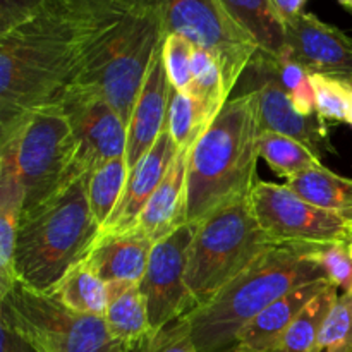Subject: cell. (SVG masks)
I'll return each instance as SVG.
<instances>
[{"label":"cell","mask_w":352,"mask_h":352,"mask_svg":"<svg viewBox=\"0 0 352 352\" xmlns=\"http://www.w3.org/2000/svg\"><path fill=\"white\" fill-rule=\"evenodd\" d=\"M349 251H351V256H352V243L349 244Z\"/></svg>","instance_id":"ab89813d"},{"label":"cell","mask_w":352,"mask_h":352,"mask_svg":"<svg viewBox=\"0 0 352 352\" xmlns=\"http://www.w3.org/2000/svg\"><path fill=\"white\" fill-rule=\"evenodd\" d=\"M251 208L274 243L323 248L352 243V222L313 205L287 184L258 181L250 192Z\"/></svg>","instance_id":"ba28073f"},{"label":"cell","mask_w":352,"mask_h":352,"mask_svg":"<svg viewBox=\"0 0 352 352\" xmlns=\"http://www.w3.org/2000/svg\"><path fill=\"white\" fill-rule=\"evenodd\" d=\"M103 0H58L0 33V141L76 81L89 17Z\"/></svg>","instance_id":"6da1fadb"},{"label":"cell","mask_w":352,"mask_h":352,"mask_svg":"<svg viewBox=\"0 0 352 352\" xmlns=\"http://www.w3.org/2000/svg\"><path fill=\"white\" fill-rule=\"evenodd\" d=\"M205 109L189 93L172 91L167 113V133L179 151H189L210 126Z\"/></svg>","instance_id":"83f0119b"},{"label":"cell","mask_w":352,"mask_h":352,"mask_svg":"<svg viewBox=\"0 0 352 352\" xmlns=\"http://www.w3.org/2000/svg\"><path fill=\"white\" fill-rule=\"evenodd\" d=\"M0 320L43 352H131L110 333L103 316L72 311L52 294L21 282L0 296Z\"/></svg>","instance_id":"52a82bcc"},{"label":"cell","mask_w":352,"mask_h":352,"mask_svg":"<svg viewBox=\"0 0 352 352\" xmlns=\"http://www.w3.org/2000/svg\"><path fill=\"white\" fill-rule=\"evenodd\" d=\"M162 47L158 48L151 62V67L127 122L126 164L129 172L140 164L141 158L151 150L160 134L167 129V113L174 88L165 71Z\"/></svg>","instance_id":"5bb4252c"},{"label":"cell","mask_w":352,"mask_h":352,"mask_svg":"<svg viewBox=\"0 0 352 352\" xmlns=\"http://www.w3.org/2000/svg\"><path fill=\"white\" fill-rule=\"evenodd\" d=\"M234 23L272 57L287 55V24L275 0H220Z\"/></svg>","instance_id":"ffe728a7"},{"label":"cell","mask_w":352,"mask_h":352,"mask_svg":"<svg viewBox=\"0 0 352 352\" xmlns=\"http://www.w3.org/2000/svg\"><path fill=\"white\" fill-rule=\"evenodd\" d=\"M58 0H0V33L24 23Z\"/></svg>","instance_id":"e575fe53"},{"label":"cell","mask_w":352,"mask_h":352,"mask_svg":"<svg viewBox=\"0 0 352 352\" xmlns=\"http://www.w3.org/2000/svg\"><path fill=\"white\" fill-rule=\"evenodd\" d=\"M0 155L16 167L24 189V212L43 205L79 175L78 143L58 102L34 110L0 141Z\"/></svg>","instance_id":"5b68a950"},{"label":"cell","mask_w":352,"mask_h":352,"mask_svg":"<svg viewBox=\"0 0 352 352\" xmlns=\"http://www.w3.org/2000/svg\"><path fill=\"white\" fill-rule=\"evenodd\" d=\"M103 318L110 333L131 351L153 333L140 282H110Z\"/></svg>","instance_id":"44dd1931"},{"label":"cell","mask_w":352,"mask_h":352,"mask_svg":"<svg viewBox=\"0 0 352 352\" xmlns=\"http://www.w3.org/2000/svg\"><path fill=\"white\" fill-rule=\"evenodd\" d=\"M270 67L277 81L289 95L291 102L298 109V112L305 116H313L315 112V89L311 82V72L294 60L289 55L272 57L268 55Z\"/></svg>","instance_id":"f1b7e54d"},{"label":"cell","mask_w":352,"mask_h":352,"mask_svg":"<svg viewBox=\"0 0 352 352\" xmlns=\"http://www.w3.org/2000/svg\"><path fill=\"white\" fill-rule=\"evenodd\" d=\"M189 151H179L134 226L153 243L170 236L174 230L188 223Z\"/></svg>","instance_id":"e0dca14e"},{"label":"cell","mask_w":352,"mask_h":352,"mask_svg":"<svg viewBox=\"0 0 352 352\" xmlns=\"http://www.w3.org/2000/svg\"><path fill=\"white\" fill-rule=\"evenodd\" d=\"M165 34H181L219 62L229 96L258 52L220 0H158Z\"/></svg>","instance_id":"9c48e42d"},{"label":"cell","mask_w":352,"mask_h":352,"mask_svg":"<svg viewBox=\"0 0 352 352\" xmlns=\"http://www.w3.org/2000/svg\"><path fill=\"white\" fill-rule=\"evenodd\" d=\"M346 124H349V126H352V100H351V107H349V113H347Z\"/></svg>","instance_id":"f35d334b"},{"label":"cell","mask_w":352,"mask_h":352,"mask_svg":"<svg viewBox=\"0 0 352 352\" xmlns=\"http://www.w3.org/2000/svg\"><path fill=\"white\" fill-rule=\"evenodd\" d=\"M98 236L89 208L88 174H82L57 196L23 213L14 251L17 282L48 294L86 260Z\"/></svg>","instance_id":"277c9868"},{"label":"cell","mask_w":352,"mask_h":352,"mask_svg":"<svg viewBox=\"0 0 352 352\" xmlns=\"http://www.w3.org/2000/svg\"><path fill=\"white\" fill-rule=\"evenodd\" d=\"M330 280H318L291 289L265 308L239 336L232 352H270L280 342L284 333L302 309L323 291Z\"/></svg>","instance_id":"ac0fdd59"},{"label":"cell","mask_w":352,"mask_h":352,"mask_svg":"<svg viewBox=\"0 0 352 352\" xmlns=\"http://www.w3.org/2000/svg\"><path fill=\"white\" fill-rule=\"evenodd\" d=\"M131 352H198L184 318L151 333Z\"/></svg>","instance_id":"836d02e7"},{"label":"cell","mask_w":352,"mask_h":352,"mask_svg":"<svg viewBox=\"0 0 352 352\" xmlns=\"http://www.w3.org/2000/svg\"><path fill=\"white\" fill-rule=\"evenodd\" d=\"M48 294L76 313L105 316L109 284L100 278L88 261L82 260L81 263L71 268Z\"/></svg>","instance_id":"603a6c76"},{"label":"cell","mask_w":352,"mask_h":352,"mask_svg":"<svg viewBox=\"0 0 352 352\" xmlns=\"http://www.w3.org/2000/svg\"><path fill=\"white\" fill-rule=\"evenodd\" d=\"M260 158L267 162L268 167L285 181L306 170L320 167L322 158L316 157L308 146L284 134L261 131L258 136Z\"/></svg>","instance_id":"484cf974"},{"label":"cell","mask_w":352,"mask_h":352,"mask_svg":"<svg viewBox=\"0 0 352 352\" xmlns=\"http://www.w3.org/2000/svg\"><path fill=\"white\" fill-rule=\"evenodd\" d=\"M274 246L278 244L258 223L250 196L210 213L196 226L189 250L188 287L196 308Z\"/></svg>","instance_id":"8992f818"},{"label":"cell","mask_w":352,"mask_h":352,"mask_svg":"<svg viewBox=\"0 0 352 352\" xmlns=\"http://www.w3.org/2000/svg\"><path fill=\"white\" fill-rule=\"evenodd\" d=\"M260 133L256 93L248 89L230 96L189 151V223L250 196L258 182Z\"/></svg>","instance_id":"7a4b0ae2"},{"label":"cell","mask_w":352,"mask_h":352,"mask_svg":"<svg viewBox=\"0 0 352 352\" xmlns=\"http://www.w3.org/2000/svg\"><path fill=\"white\" fill-rule=\"evenodd\" d=\"M339 298V287L329 284L294 320L280 342L270 352H322L320 333L323 322Z\"/></svg>","instance_id":"cb8c5ba5"},{"label":"cell","mask_w":352,"mask_h":352,"mask_svg":"<svg viewBox=\"0 0 352 352\" xmlns=\"http://www.w3.org/2000/svg\"><path fill=\"white\" fill-rule=\"evenodd\" d=\"M311 251L285 244L270 248L208 302L186 315L198 352H232L243 330L280 296L298 285L329 280Z\"/></svg>","instance_id":"3957f363"},{"label":"cell","mask_w":352,"mask_h":352,"mask_svg":"<svg viewBox=\"0 0 352 352\" xmlns=\"http://www.w3.org/2000/svg\"><path fill=\"white\" fill-rule=\"evenodd\" d=\"M153 241L140 229L100 234L86 261L107 284L141 282L146 272Z\"/></svg>","instance_id":"2e32d148"},{"label":"cell","mask_w":352,"mask_h":352,"mask_svg":"<svg viewBox=\"0 0 352 352\" xmlns=\"http://www.w3.org/2000/svg\"><path fill=\"white\" fill-rule=\"evenodd\" d=\"M308 2L309 0H275V6H277L278 12L285 19V24H287V21L305 14V7Z\"/></svg>","instance_id":"8d00e7d4"},{"label":"cell","mask_w":352,"mask_h":352,"mask_svg":"<svg viewBox=\"0 0 352 352\" xmlns=\"http://www.w3.org/2000/svg\"><path fill=\"white\" fill-rule=\"evenodd\" d=\"M337 2H339L340 6L346 7V9L349 10V12L352 14V0H337Z\"/></svg>","instance_id":"74e56055"},{"label":"cell","mask_w":352,"mask_h":352,"mask_svg":"<svg viewBox=\"0 0 352 352\" xmlns=\"http://www.w3.org/2000/svg\"><path fill=\"white\" fill-rule=\"evenodd\" d=\"M24 210V189L12 160L0 155V296L17 282L14 272L17 230Z\"/></svg>","instance_id":"d6986e66"},{"label":"cell","mask_w":352,"mask_h":352,"mask_svg":"<svg viewBox=\"0 0 352 352\" xmlns=\"http://www.w3.org/2000/svg\"><path fill=\"white\" fill-rule=\"evenodd\" d=\"M78 143V160L82 172L113 158L126 157L127 124L105 96L89 86L72 82L57 100Z\"/></svg>","instance_id":"8fae6325"},{"label":"cell","mask_w":352,"mask_h":352,"mask_svg":"<svg viewBox=\"0 0 352 352\" xmlns=\"http://www.w3.org/2000/svg\"><path fill=\"white\" fill-rule=\"evenodd\" d=\"M189 95L205 109L210 120L215 119L217 113L230 98L217 58L198 47L192 57V85Z\"/></svg>","instance_id":"4316f807"},{"label":"cell","mask_w":352,"mask_h":352,"mask_svg":"<svg viewBox=\"0 0 352 352\" xmlns=\"http://www.w3.org/2000/svg\"><path fill=\"white\" fill-rule=\"evenodd\" d=\"M0 352H43L10 323L0 320Z\"/></svg>","instance_id":"d590c367"},{"label":"cell","mask_w":352,"mask_h":352,"mask_svg":"<svg viewBox=\"0 0 352 352\" xmlns=\"http://www.w3.org/2000/svg\"><path fill=\"white\" fill-rule=\"evenodd\" d=\"M287 55L311 74L352 85V36L315 14L305 12L287 21Z\"/></svg>","instance_id":"4fadbf2b"},{"label":"cell","mask_w":352,"mask_h":352,"mask_svg":"<svg viewBox=\"0 0 352 352\" xmlns=\"http://www.w3.org/2000/svg\"><path fill=\"white\" fill-rule=\"evenodd\" d=\"M246 72L253 74L251 91L258 96L261 131L284 134L308 146L318 158L332 153L329 122L318 117V113L305 116L298 112L285 89L274 76L268 55L258 50L251 58Z\"/></svg>","instance_id":"7c38bea8"},{"label":"cell","mask_w":352,"mask_h":352,"mask_svg":"<svg viewBox=\"0 0 352 352\" xmlns=\"http://www.w3.org/2000/svg\"><path fill=\"white\" fill-rule=\"evenodd\" d=\"M177 153V146L165 129L157 140V143L151 146V150L129 172L122 198H120L116 212L112 213V217L100 234L120 232V230L133 229L136 226L148 199L151 198L155 189L165 177Z\"/></svg>","instance_id":"9a60e30c"},{"label":"cell","mask_w":352,"mask_h":352,"mask_svg":"<svg viewBox=\"0 0 352 352\" xmlns=\"http://www.w3.org/2000/svg\"><path fill=\"white\" fill-rule=\"evenodd\" d=\"M127 177H129V168H127L126 157L105 162L88 174L89 208L93 219L98 223L100 232L116 212L122 198Z\"/></svg>","instance_id":"d4e9b609"},{"label":"cell","mask_w":352,"mask_h":352,"mask_svg":"<svg viewBox=\"0 0 352 352\" xmlns=\"http://www.w3.org/2000/svg\"><path fill=\"white\" fill-rule=\"evenodd\" d=\"M285 184L313 205L352 222V179L336 174L325 165L287 179Z\"/></svg>","instance_id":"7402d4cb"},{"label":"cell","mask_w":352,"mask_h":352,"mask_svg":"<svg viewBox=\"0 0 352 352\" xmlns=\"http://www.w3.org/2000/svg\"><path fill=\"white\" fill-rule=\"evenodd\" d=\"M315 89V112L325 122L346 124L352 100V85L342 79L311 74Z\"/></svg>","instance_id":"f546056e"},{"label":"cell","mask_w":352,"mask_h":352,"mask_svg":"<svg viewBox=\"0 0 352 352\" xmlns=\"http://www.w3.org/2000/svg\"><path fill=\"white\" fill-rule=\"evenodd\" d=\"M322 352H352V291L333 302L320 333Z\"/></svg>","instance_id":"4dcf8cb0"},{"label":"cell","mask_w":352,"mask_h":352,"mask_svg":"<svg viewBox=\"0 0 352 352\" xmlns=\"http://www.w3.org/2000/svg\"><path fill=\"white\" fill-rule=\"evenodd\" d=\"M196 226L198 223H184L153 244L146 272L140 282L153 332L196 309V301L188 287L189 250Z\"/></svg>","instance_id":"30bf717a"},{"label":"cell","mask_w":352,"mask_h":352,"mask_svg":"<svg viewBox=\"0 0 352 352\" xmlns=\"http://www.w3.org/2000/svg\"><path fill=\"white\" fill-rule=\"evenodd\" d=\"M164 62L174 91L191 93L192 85V57L196 47L181 34H165Z\"/></svg>","instance_id":"1f68e13d"},{"label":"cell","mask_w":352,"mask_h":352,"mask_svg":"<svg viewBox=\"0 0 352 352\" xmlns=\"http://www.w3.org/2000/svg\"><path fill=\"white\" fill-rule=\"evenodd\" d=\"M349 244H332L311 251L313 260L323 268L327 278L344 292L352 291V256Z\"/></svg>","instance_id":"d6a6232c"}]
</instances>
